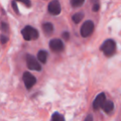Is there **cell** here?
<instances>
[{"label": "cell", "instance_id": "277c9868", "mask_svg": "<svg viewBox=\"0 0 121 121\" xmlns=\"http://www.w3.org/2000/svg\"><path fill=\"white\" fill-rule=\"evenodd\" d=\"M95 28L94 22L91 20H87L84 22L81 27V35L83 37H87L91 35Z\"/></svg>", "mask_w": 121, "mask_h": 121}, {"label": "cell", "instance_id": "6da1fadb", "mask_svg": "<svg viewBox=\"0 0 121 121\" xmlns=\"http://www.w3.org/2000/svg\"><path fill=\"white\" fill-rule=\"evenodd\" d=\"M100 50L106 56H112L116 51V43L113 39H108L101 45Z\"/></svg>", "mask_w": 121, "mask_h": 121}, {"label": "cell", "instance_id": "7c38bea8", "mask_svg": "<svg viewBox=\"0 0 121 121\" xmlns=\"http://www.w3.org/2000/svg\"><path fill=\"white\" fill-rule=\"evenodd\" d=\"M83 18H84V13H76L72 16V21L76 24L80 23Z\"/></svg>", "mask_w": 121, "mask_h": 121}, {"label": "cell", "instance_id": "ba28073f", "mask_svg": "<svg viewBox=\"0 0 121 121\" xmlns=\"http://www.w3.org/2000/svg\"><path fill=\"white\" fill-rule=\"evenodd\" d=\"M48 12L52 15H58L61 12V7L58 1H52L48 4Z\"/></svg>", "mask_w": 121, "mask_h": 121}, {"label": "cell", "instance_id": "5bb4252c", "mask_svg": "<svg viewBox=\"0 0 121 121\" xmlns=\"http://www.w3.org/2000/svg\"><path fill=\"white\" fill-rule=\"evenodd\" d=\"M84 3H85L84 0H81V1H80V0H73V1H71V6H72V7H74V8L81 7V6Z\"/></svg>", "mask_w": 121, "mask_h": 121}, {"label": "cell", "instance_id": "52a82bcc", "mask_svg": "<svg viewBox=\"0 0 121 121\" xmlns=\"http://www.w3.org/2000/svg\"><path fill=\"white\" fill-rule=\"evenodd\" d=\"M105 101H106L105 95H104V93H100V94H99L97 96H96V98L95 99L94 102H93V104H92L93 109H94L95 110H98V109H99L100 108L103 107V105L104 104Z\"/></svg>", "mask_w": 121, "mask_h": 121}, {"label": "cell", "instance_id": "7a4b0ae2", "mask_svg": "<svg viewBox=\"0 0 121 121\" xmlns=\"http://www.w3.org/2000/svg\"><path fill=\"white\" fill-rule=\"evenodd\" d=\"M22 35L26 41L36 40L38 38L39 33L38 31L31 26H26L22 30Z\"/></svg>", "mask_w": 121, "mask_h": 121}, {"label": "cell", "instance_id": "d6986e66", "mask_svg": "<svg viewBox=\"0 0 121 121\" xmlns=\"http://www.w3.org/2000/svg\"><path fill=\"white\" fill-rule=\"evenodd\" d=\"M62 37L65 39V40H68L69 37H70L69 33H68V32H64V33L62 34Z\"/></svg>", "mask_w": 121, "mask_h": 121}, {"label": "cell", "instance_id": "8992f818", "mask_svg": "<svg viewBox=\"0 0 121 121\" xmlns=\"http://www.w3.org/2000/svg\"><path fill=\"white\" fill-rule=\"evenodd\" d=\"M49 47L52 51L55 52H60L64 49V44H63L62 41L60 40L58 38L52 39L51 40L50 43H49Z\"/></svg>", "mask_w": 121, "mask_h": 121}, {"label": "cell", "instance_id": "ac0fdd59", "mask_svg": "<svg viewBox=\"0 0 121 121\" xmlns=\"http://www.w3.org/2000/svg\"><path fill=\"white\" fill-rule=\"evenodd\" d=\"M2 30L4 31V32H5V31H7L8 29H9V27H8V25L6 23H4V22H2Z\"/></svg>", "mask_w": 121, "mask_h": 121}, {"label": "cell", "instance_id": "e0dca14e", "mask_svg": "<svg viewBox=\"0 0 121 121\" xmlns=\"http://www.w3.org/2000/svg\"><path fill=\"white\" fill-rule=\"evenodd\" d=\"M99 10V4H94V6H93V8H92L93 12H98Z\"/></svg>", "mask_w": 121, "mask_h": 121}, {"label": "cell", "instance_id": "ffe728a7", "mask_svg": "<svg viewBox=\"0 0 121 121\" xmlns=\"http://www.w3.org/2000/svg\"><path fill=\"white\" fill-rule=\"evenodd\" d=\"M85 121H93V116L91 115V114L87 115L86 118V119H85Z\"/></svg>", "mask_w": 121, "mask_h": 121}, {"label": "cell", "instance_id": "9a60e30c", "mask_svg": "<svg viewBox=\"0 0 121 121\" xmlns=\"http://www.w3.org/2000/svg\"><path fill=\"white\" fill-rule=\"evenodd\" d=\"M12 6H13V10L15 11L16 13L18 14L19 13V11H18V9H17V3H16V2H13L12 3Z\"/></svg>", "mask_w": 121, "mask_h": 121}, {"label": "cell", "instance_id": "30bf717a", "mask_svg": "<svg viewBox=\"0 0 121 121\" xmlns=\"http://www.w3.org/2000/svg\"><path fill=\"white\" fill-rule=\"evenodd\" d=\"M42 30L46 35H51L54 31V27L51 22H46L42 25Z\"/></svg>", "mask_w": 121, "mask_h": 121}, {"label": "cell", "instance_id": "4fadbf2b", "mask_svg": "<svg viewBox=\"0 0 121 121\" xmlns=\"http://www.w3.org/2000/svg\"><path fill=\"white\" fill-rule=\"evenodd\" d=\"M51 121H65V119L61 114H60L59 113L56 112L55 114H52V120Z\"/></svg>", "mask_w": 121, "mask_h": 121}, {"label": "cell", "instance_id": "5b68a950", "mask_svg": "<svg viewBox=\"0 0 121 121\" xmlns=\"http://www.w3.org/2000/svg\"><path fill=\"white\" fill-rule=\"evenodd\" d=\"M22 80H23L24 85H25L27 89H31L37 82V79H36L35 76L28 71H26V72L23 73Z\"/></svg>", "mask_w": 121, "mask_h": 121}, {"label": "cell", "instance_id": "8fae6325", "mask_svg": "<svg viewBox=\"0 0 121 121\" xmlns=\"http://www.w3.org/2000/svg\"><path fill=\"white\" fill-rule=\"evenodd\" d=\"M114 104L112 101L111 100H106L105 103H104V104L103 105L102 109L105 113H110L111 111L114 109Z\"/></svg>", "mask_w": 121, "mask_h": 121}, {"label": "cell", "instance_id": "2e32d148", "mask_svg": "<svg viewBox=\"0 0 121 121\" xmlns=\"http://www.w3.org/2000/svg\"><path fill=\"white\" fill-rule=\"evenodd\" d=\"M8 41H9V38L7 37H5L4 35L1 36V42H2V44H5Z\"/></svg>", "mask_w": 121, "mask_h": 121}, {"label": "cell", "instance_id": "3957f363", "mask_svg": "<svg viewBox=\"0 0 121 121\" xmlns=\"http://www.w3.org/2000/svg\"><path fill=\"white\" fill-rule=\"evenodd\" d=\"M26 60H27V67L30 70L36 71H42V66H41L38 60H37L33 56L30 55V54H27L26 56Z\"/></svg>", "mask_w": 121, "mask_h": 121}, {"label": "cell", "instance_id": "44dd1931", "mask_svg": "<svg viewBox=\"0 0 121 121\" xmlns=\"http://www.w3.org/2000/svg\"><path fill=\"white\" fill-rule=\"evenodd\" d=\"M21 3L23 4H25V5H27V7H30L31 6V2L30 1H21Z\"/></svg>", "mask_w": 121, "mask_h": 121}, {"label": "cell", "instance_id": "9c48e42d", "mask_svg": "<svg viewBox=\"0 0 121 121\" xmlns=\"http://www.w3.org/2000/svg\"><path fill=\"white\" fill-rule=\"evenodd\" d=\"M47 57H48V53H47V51L45 50H41L37 53V60L40 61V62L45 64L47 60Z\"/></svg>", "mask_w": 121, "mask_h": 121}]
</instances>
